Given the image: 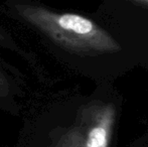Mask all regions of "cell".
Wrapping results in <instances>:
<instances>
[{
	"label": "cell",
	"mask_w": 148,
	"mask_h": 147,
	"mask_svg": "<svg viewBox=\"0 0 148 147\" xmlns=\"http://www.w3.org/2000/svg\"><path fill=\"white\" fill-rule=\"evenodd\" d=\"M14 8L22 19L60 46L77 55L97 57L116 53L122 49L110 32L86 16L56 12L26 3H17Z\"/></svg>",
	"instance_id": "cell-1"
},
{
	"label": "cell",
	"mask_w": 148,
	"mask_h": 147,
	"mask_svg": "<svg viewBox=\"0 0 148 147\" xmlns=\"http://www.w3.org/2000/svg\"><path fill=\"white\" fill-rule=\"evenodd\" d=\"M116 120L115 105L91 101L81 107L74 123L60 134L51 147H110Z\"/></svg>",
	"instance_id": "cell-2"
},
{
	"label": "cell",
	"mask_w": 148,
	"mask_h": 147,
	"mask_svg": "<svg viewBox=\"0 0 148 147\" xmlns=\"http://www.w3.org/2000/svg\"><path fill=\"white\" fill-rule=\"evenodd\" d=\"M9 94V84L3 72L0 69V98H5Z\"/></svg>",
	"instance_id": "cell-3"
},
{
	"label": "cell",
	"mask_w": 148,
	"mask_h": 147,
	"mask_svg": "<svg viewBox=\"0 0 148 147\" xmlns=\"http://www.w3.org/2000/svg\"><path fill=\"white\" fill-rule=\"evenodd\" d=\"M128 1H130L131 3L137 4V5H140V6H144V7L148 8V0H128Z\"/></svg>",
	"instance_id": "cell-4"
}]
</instances>
